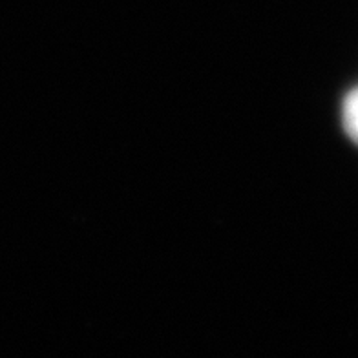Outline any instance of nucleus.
I'll return each instance as SVG.
<instances>
[{
    "label": "nucleus",
    "instance_id": "1",
    "mask_svg": "<svg viewBox=\"0 0 358 358\" xmlns=\"http://www.w3.org/2000/svg\"><path fill=\"white\" fill-rule=\"evenodd\" d=\"M342 119H344V127L348 130L349 137L355 143H358V88L353 90L351 94L345 97L344 110H342Z\"/></svg>",
    "mask_w": 358,
    "mask_h": 358
}]
</instances>
